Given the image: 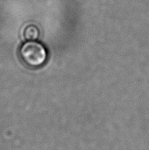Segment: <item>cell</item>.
<instances>
[{"instance_id": "obj_2", "label": "cell", "mask_w": 149, "mask_h": 150, "mask_svg": "<svg viewBox=\"0 0 149 150\" xmlns=\"http://www.w3.org/2000/svg\"><path fill=\"white\" fill-rule=\"evenodd\" d=\"M25 36L27 41H34L38 39L39 36V30L36 26H30L26 29Z\"/></svg>"}, {"instance_id": "obj_1", "label": "cell", "mask_w": 149, "mask_h": 150, "mask_svg": "<svg viewBox=\"0 0 149 150\" xmlns=\"http://www.w3.org/2000/svg\"><path fill=\"white\" fill-rule=\"evenodd\" d=\"M19 54L24 63L31 68L40 67L47 59L46 47L36 40L24 43L20 47Z\"/></svg>"}]
</instances>
